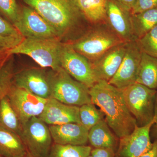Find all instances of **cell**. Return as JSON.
Returning a JSON list of instances; mask_svg holds the SVG:
<instances>
[{"label":"cell","mask_w":157,"mask_h":157,"mask_svg":"<svg viewBox=\"0 0 157 157\" xmlns=\"http://www.w3.org/2000/svg\"><path fill=\"white\" fill-rule=\"evenodd\" d=\"M22 1L40 14L66 42L76 40L91 26L74 0Z\"/></svg>","instance_id":"6da1fadb"},{"label":"cell","mask_w":157,"mask_h":157,"mask_svg":"<svg viewBox=\"0 0 157 157\" xmlns=\"http://www.w3.org/2000/svg\"><path fill=\"white\" fill-rule=\"evenodd\" d=\"M89 94L91 103L100 108L107 124L119 139L133 132L137 122L120 89L101 80L89 88Z\"/></svg>","instance_id":"7a4b0ae2"},{"label":"cell","mask_w":157,"mask_h":157,"mask_svg":"<svg viewBox=\"0 0 157 157\" xmlns=\"http://www.w3.org/2000/svg\"><path fill=\"white\" fill-rule=\"evenodd\" d=\"M124 42L107 23H102L91 25L81 36L69 43L74 50L92 62L110 48Z\"/></svg>","instance_id":"3957f363"},{"label":"cell","mask_w":157,"mask_h":157,"mask_svg":"<svg viewBox=\"0 0 157 157\" xmlns=\"http://www.w3.org/2000/svg\"><path fill=\"white\" fill-rule=\"evenodd\" d=\"M59 38H24L14 48L9 50L10 56L24 55L43 68L56 70L61 68L59 57L63 42Z\"/></svg>","instance_id":"277c9868"},{"label":"cell","mask_w":157,"mask_h":157,"mask_svg":"<svg viewBox=\"0 0 157 157\" xmlns=\"http://www.w3.org/2000/svg\"><path fill=\"white\" fill-rule=\"evenodd\" d=\"M51 98L73 106L80 107L91 103L89 88L73 78L61 67L48 71Z\"/></svg>","instance_id":"5b68a950"},{"label":"cell","mask_w":157,"mask_h":157,"mask_svg":"<svg viewBox=\"0 0 157 157\" xmlns=\"http://www.w3.org/2000/svg\"><path fill=\"white\" fill-rule=\"evenodd\" d=\"M120 89L137 126L146 125L153 120L156 90L149 88L137 82Z\"/></svg>","instance_id":"8992f818"},{"label":"cell","mask_w":157,"mask_h":157,"mask_svg":"<svg viewBox=\"0 0 157 157\" xmlns=\"http://www.w3.org/2000/svg\"><path fill=\"white\" fill-rule=\"evenodd\" d=\"M28 154L34 157H47L53 142L49 126L39 117L22 124L19 135Z\"/></svg>","instance_id":"52a82bcc"},{"label":"cell","mask_w":157,"mask_h":157,"mask_svg":"<svg viewBox=\"0 0 157 157\" xmlns=\"http://www.w3.org/2000/svg\"><path fill=\"white\" fill-rule=\"evenodd\" d=\"M59 63L61 67L69 75L89 88L98 81L89 61L74 50L69 42H63Z\"/></svg>","instance_id":"ba28073f"},{"label":"cell","mask_w":157,"mask_h":157,"mask_svg":"<svg viewBox=\"0 0 157 157\" xmlns=\"http://www.w3.org/2000/svg\"><path fill=\"white\" fill-rule=\"evenodd\" d=\"M14 25L24 38H59L62 40L57 32L29 6L20 7L18 19Z\"/></svg>","instance_id":"9c48e42d"},{"label":"cell","mask_w":157,"mask_h":157,"mask_svg":"<svg viewBox=\"0 0 157 157\" xmlns=\"http://www.w3.org/2000/svg\"><path fill=\"white\" fill-rule=\"evenodd\" d=\"M7 96L21 124L32 118L39 117L43 112L48 100L13 84Z\"/></svg>","instance_id":"30bf717a"},{"label":"cell","mask_w":157,"mask_h":157,"mask_svg":"<svg viewBox=\"0 0 157 157\" xmlns=\"http://www.w3.org/2000/svg\"><path fill=\"white\" fill-rule=\"evenodd\" d=\"M142 52L137 41L127 42L125 52L117 72L108 82L118 89L136 83Z\"/></svg>","instance_id":"8fae6325"},{"label":"cell","mask_w":157,"mask_h":157,"mask_svg":"<svg viewBox=\"0 0 157 157\" xmlns=\"http://www.w3.org/2000/svg\"><path fill=\"white\" fill-rule=\"evenodd\" d=\"M157 121L155 116L150 123L144 126L136 125L130 135L119 139L117 155L118 157H140L151 148V127Z\"/></svg>","instance_id":"7c38bea8"},{"label":"cell","mask_w":157,"mask_h":157,"mask_svg":"<svg viewBox=\"0 0 157 157\" xmlns=\"http://www.w3.org/2000/svg\"><path fill=\"white\" fill-rule=\"evenodd\" d=\"M13 83L40 98H51L49 75L45 68H29L14 73Z\"/></svg>","instance_id":"4fadbf2b"},{"label":"cell","mask_w":157,"mask_h":157,"mask_svg":"<svg viewBox=\"0 0 157 157\" xmlns=\"http://www.w3.org/2000/svg\"><path fill=\"white\" fill-rule=\"evenodd\" d=\"M106 23L124 42L136 40L132 30V13L117 0H107Z\"/></svg>","instance_id":"5bb4252c"},{"label":"cell","mask_w":157,"mask_h":157,"mask_svg":"<svg viewBox=\"0 0 157 157\" xmlns=\"http://www.w3.org/2000/svg\"><path fill=\"white\" fill-rule=\"evenodd\" d=\"M127 42L114 46L95 60L90 62L94 74L99 80L109 82L117 72L123 59Z\"/></svg>","instance_id":"9a60e30c"},{"label":"cell","mask_w":157,"mask_h":157,"mask_svg":"<svg viewBox=\"0 0 157 157\" xmlns=\"http://www.w3.org/2000/svg\"><path fill=\"white\" fill-rule=\"evenodd\" d=\"M79 107L64 104L52 98L47 100L39 117L48 126L74 123L80 124Z\"/></svg>","instance_id":"2e32d148"},{"label":"cell","mask_w":157,"mask_h":157,"mask_svg":"<svg viewBox=\"0 0 157 157\" xmlns=\"http://www.w3.org/2000/svg\"><path fill=\"white\" fill-rule=\"evenodd\" d=\"M53 143L61 145H86L89 131L80 124L70 123L49 126Z\"/></svg>","instance_id":"e0dca14e"},{"label":"cell","mask_w":157,"mask_h":157,"mask_svg":"<svg viewBox=\"0 0 157 157\" xmlns=\"http://www.w3.org/2000/svg\"><path fill=\"white\" fill-rule=\"evenodd\" d=\"M88 140L94 148H111L116 151L119 144V139L111 132L105 119L90 129Z\"/></svg>","instance_id":"ac0fdd59"},{"label":"cell","mask_w":157,"mask_h":157,"mask_svg":"<svg viewBox=\"0 0 157 157\" xmlns=\"http://www.w3.org/2000/svg\"><path fill=\"white\" fill-rule=\"evenodd\" d=\"M27 154L19 135L0 126V156L24 157Z\"/></svg>","instance_id":"d6986e66"},{"label":"cell","mask_w":157,"mask_h":157,"mask_svg":"<svg viewBox=\"0 0 157 157\" xmlns=\"http://www.w3.org/2000/svg\"><path fill=\"white\" fill-rule=\"evenodd\" d=\"M83 16L91 25L106 23L107 0H74Z\"/></svg>","instance_id":"ffe728a7"},{"label":"cell","mask_w":157,"mask_h":157,"mask_svg":"<svg viewBox=\"0 0 157 157\" xmlns=\"http://www.w3.org/2000/svg\"><path fill=\"white\" fill-rule=\"evenodd\" d=\"M136 82L151 89H157V58L142 52Z\"/></svg>","instance_id":"44dd1931"},{"label":"cell","mask_w":157,"mask_h":157,"mask_svg":"<svg viewBox=\"0 0 157 157\" xmlns=\"http://www.w3.org/2000/svg\"><path fill=\"white\" fill-rule=\"evenodd\" d=\"M131 19L133 35L137 40L157 25V8L132 14Z\"/></svg>","instance_id":"7402d4cb"},{"label":"cell","mask_w":157,"mask_h":157,"mask_svg":"<svg viewBox=\"0 0 157 157\" xmlns=\"http://www.w3.org/2000/svg\"><path fill=\"white\" fill-rule=\"evenodd\" d=\"M0 126L20 135L22 124L14 111L7 96L0 102Z\"/></svg>","instance_id":"603a6c76"},{"label":"cell","mask_w":157,"mask_h":157,"mask_svg":"<svg viewBox=\"0 0 157 157\" xmlns=\"http://www.w3.org/2000/svg\"><path fill=\"white\" fill-rule=\"evenodd\" d=\"M92 148L87 145H61L53 143L47 157H87Z\"/></svg>","instance_id":"cb8c5ba5"},{"label":"cell","mask_w":157,"mask_h":157,"mask_svg":"<svg viewBox=\"0 0 157 157\" xmlns=\"http://www.w3.org/2000/svg\"><path fill=\"white\" fill-rule=\"evenodd\" d=\"M79 114L81 124L88 131L104 119V113L92 103L80 106Z\"/></svg>","instance_id":"d4e9b609"},{"label":"cell","mask_w":157,"mask_h":157,"mask_svg":"<svg viewBox=\"0 0 157 157\" xmlns=\"http://www.w3.org/2000/svg\"><path fill=\"white\" fill-rule=\"evenodd\" d=\"M14 63L13 56L0 65V102L7 95L13 85L14 75Z\"/></svg>","instance_id":"484cf974"},{"label":"cell","mask_w":157,"mask_h":157,"mask_svg":"<svg viewBox=\"0 0 157 157\" xmlns=\"http://www.w3.org/2000/svg\"><path fill=\"white\" fill-rule=\"evenodd\" d=\"M136 41L142 52L157 58V25Z\"/></svg>","instance_id":"4316f807"},{"label":"cell","mask_w":157,"mask_h":157,"mask_svg":"<svg viewBox=\"0 0 157 157\" xmlns=\"http://www.w3.org/2000/svg\"><path fill=\"white\" fill-rule=\"evenodd\" d=\"M20 10L17 0H0V15L13 25L18 19Z\"/></svg>","instance_id":"83f0119b"},{"label":"cell","mask_w":157,"mask_h":157,"mask_svg":"<svg viewBox=\"0 0 157 157\" xmlns=\"http://www.w3.org/2000/svg\"><path fill=\"white\" fill-rule=\"evenodd\" d=\"M0 35L21 42L24 39L13 24L0 15Z\"/></svg>","instance_id":"f1b7e54d"},{"label":"cell","mask_w":157,"mask_h":157,"mask_svg":"<svg viewBox=\"0 0 157 157\" xmlns=\"http://www.w3.org/2000/svg\"><path fill=\"white\" fill-rule=\"evenodd\" d=\"M156 8H157V0H137L131 11V13L136 14Z\"/></svg>","instance_id":"f546056e"},{"label":"cell","mask_w":157,"mask_h":157,"mask_svg":"<svg viewBox=\"0 0 157 157\" xmlns=\"http://www.w3.org/2000/svg\"><path fill=\"white\" fill-rule=\"evenodd\" d=\"M116 151L109 148L92 149L90 155L93 157H115Z\"/></svg>","instance_id":"4dcf8cb0"},{"label":"cell","mask_w":157,"mask_h":157,"mask_svg":"<svg viewBox=\"0 0 157 157\" xmlns=\"http://www.w3.org/2000/svg\"><path fill=\"white\" fill-rule=\"evenodd\" d=\"M21 42L15 39L2 36L0 35V48L10 49L14 48Z\"/></svg>","instance_id":"1f68e13d"},{"label":"cell","mask_w":157,"mask_h":157,"mask_svg":"<svg viewBox=\"0 0 157 157\" xmlns=\"http://www.w3.org/2000/svg\"><path fill=\"white\" fill-rule=\"evenodd\" d=\"M140 157H157V139L153 142L150 149Z\"/></svg>","instance_id":"d6a6232c"},{"label":"cell","mask_w":157,"mask_h":157,"mask_svg":"<svg viewBox=\"0 0 157 157\" xmlns=\"http://www.w3.org/2000/svg\"><path fill=\"white\" fill-rule=\"evenodd\" d=\"M124 8L131 12L137 0H117Z\"/></svg>","instance_id":"836d02e7"},{"label":"cell","mask_w":157,"mask_h":157,"mask_svg":"<svg viewBox=\"0 0 157 157\" xmlns=\"http://www.w3.org/2000/svg\"><path fill=\"white\" fill-rule=\"evenodd\" d=\"M11 56L9 54V50L0 48V65L6 61Z\"/></svg>","instance_id":"e575fe53"},{"label":"cell","mask_w":157,"mask_h":157,"mask_svg":"<svg viewBox=\"0 0 157 157\" xmlns=\"http://www.w3.org/2000/svg\"><path fill=\"white\" fill-rule=\"evenodd\" d=\"M150 137L155 140L157 139V121L151 127L150 131Z\"/></svg>","instance_id":"d590c367"},{"label":"cell","mask_w":157,"mask_h":157,"mask_svg":"<svg viewBox=\"0 0 157 157\" xmlns=\"http://www.w3.org/2000/svg\"><path fill=\"white\" fill-rule=\"evenodd\" d=\"M155 103V116L157 117V89Z\"/></svg>","instance_id":"8d00e7d4"},{"label":"cell","mask_w":157,"mask_h":157,"mask_svg":"<svg viewBox=\"0 0 157 157\" xmlns=\"http://www.w3.org/2000/svg\"><path fill=\"white\" fill-rule=\"evenodd\" d=\"M24 157H34L33 156H32L30 155H29V154H27V155H26Z\"/></svg>","instance_id":"74e56055"},{"label":"cell","mask_w":157,"mask_h":157,"mask_svg":"<svg viewBox=\"0 0 157 157\" xmlns=\"http://www.w3.org/2000/svg\"><path fill=\"white\" fill-rule=\"evenodd\" d=\"M87 157H93L91 155H90L89 156H88Z\"/></svg>","instance_id":"f35d334b"},{"label":"cell","mask_w":157,"mask_h":157,"mask_svg":"<svg viewBox=\"0 0 157 157\" xmlns=\"http://www.w3.org/2000/svg\"><path fill=\"white\" fill-rule=\"evenodd\" d=\"M0 157H2L0 156Z\"/></svg>","instance_id":"ab89813d"}]
</instances>
